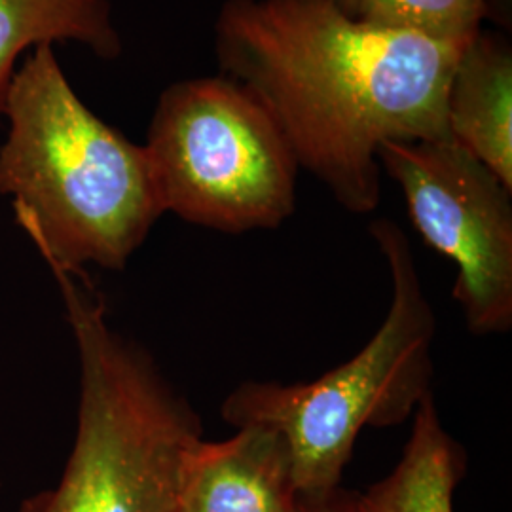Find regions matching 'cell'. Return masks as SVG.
Segmentation results:
<instances>
[{
    "instance_id": "1",
    "label": "cell",
    "mask_w": 512,
    "mask_h": 512,
    "mask_svg": "<svg viewBox=\"0 0 512 512\" xmlns=\"http://www.w3.org/2000/svg\"><path fill=\"white\" fill-rule=\"evenodd\" d=\"M463 48L370 27L332 0H224L213 25L219 74L255 97L298 167L353 215L380 205L384 143L448 137Z\"/></svg>"
},
{
    "instance_id": "2",
    "label": "cell",
    "mask_w": 512,
    "mask_h": 512,
    "mask_svg": "<svg viewBox=\"0 0 512 512\" xmlns=\"http://www.w3.org/2000/svg\"><path fill=\"white\" fill-rule=\"evenodd\" d=\"M0 194L48 266L122 270L165 213L145 145L110 128L74 93L54 46H37L10 82Z\"/></svg>"
},
{
    "instance_id": "3",
    "label": "cell",
    "mask_w": 512,
    "mask_h": 512,
    "mask_svg": "<svg viewBox=\"0 0 512 512\" xmlns=\"http://www.w3.org/2000/svg\"><path fill=\"white\" fill-rule=\"evenodd\" d=\"M48 268L78 348V429L57 486L19 512L175 511L186 459L203 440L200 416L145 349L110 327L86 270Z\"/></svg>"
},
{
    "instance_id": "4",
    "label": "cell",
    "mask_w": 512,
    "mask_h": 512,
    "mask_svg": "<svg viewBox=\"0 0 512 512\" xmlns=\"http://www.w3.org/2000/svg\"><path fill=\"white\" fill-rule=\"evenodd\" d=\"M370 234L393 285L391 306L372 340L348 363L308 384L243 382L220 408L236 429L262 425L283 437L300 497L342 488L361 431L401 425L431 393L437 319L410 241L393 220H374Z\"/></svg>"
},
{
    "instance_id": "5",
    "label": "cell",
    "mask_w": 512,
    "mask_h": 512,
    "mask_svg": "<svg viewBox=\"0 0 512 512\" xmlns=\"http://www.w3.org/2000/svg\"><path fill=\"white\" fill-rule=\"evenodd\" d=\"M148 158L165 213L224 234L275 230L296 211L298 162L270 114L215 74L165 88Z\"/></svg>"
},
{
    "instance_id": "6",
    "label": "cell",
    "mask_w": 512,
    "mask_h": 512,
    "mask_svg": "<svg viewBox=\"0 0 512 512\" xmlns=\"http://www.w3.org/2000/svg\"><path fill=\"white\" fill-rule=\"evenodd\" d=\"M378 162L423 241L458 266L454 298L475 336L512 327V190L448 135L387 141Z\"/></svg>"
},
{
    "instance_id": "7",
    "label": "cell",
    "mask_w": 512,
    "mask_h": 512,
    "mask_svg": "<svg viewBox=\"0 0 512 512\" xmlns=\"http://www.w3.org/2000/svg\"><path fill=\"white\" fill-rule=\"evenodd\" d=\"M300 494L283 437L245 425L230 439L202 440L186 459L175 512H296Z\"/></svg>"
},
{
    "instance_id": "8",
    "label": "cell",
    "mask_w": 512,
    "mask_h": 512,
    "mask_svg": "<svg viewBox=\"0 0 512 512\" xmlns=\"http://www.w3.org/2000/svg\"><path fill=\"white\" fill-rule=\"evenodd\" d=\"M448 135L512 190V48L482 29L459 55L446 95Z\"/></svg>"
},
{
    "instance_id": "9",
    "label": "cell",
    "mask_w": 512,
    "mask_h": 512,
    "mask_svg": "<svg viewBox=\"0 0 512 512\" xmlns=\"http://www.w3.org/2000/svg\"><path fill=\"white\" fill-rule=\"evenodd\" d=\"M403 456L389 475L355 492L351 512H456L467 452L440 420L433 393L414 412Z\"/></svg>"
},
{
    "instance_id": "10",
    "label": "cell",
    "mask_w": 512,
    "mask_h": 512,
    "mask_svg": "<svg viewBox=\"0 0 512 512\" xmlns=\"http://www.w3.org/2000/svg\"><path fill=\"white\" fill-rule=\"evenodd\" d=\"M54 42H76L101 59L122 54L109 0H0V114L19 55Z\"/></svg>"
},
{
    "instance_id": "11",
    "label": "cell",
    "mask_w": 512,
    "mask_h": 512,
    "mask_svg": "<svg viewBox=\"0 0 512 512\" xmlns=\"http://www.w3.org/2000/svg\"><path fill=\"white\" fill-rule=\"evenodd\" d=\"M494 18L492 0H363L355 19L370 27L467 46Z\"/></svg>"
},
{
    "instance_id": "12",
    "label": "cell",
    "mask_w": 512,
    "mask_h": 512,
    "mask_svg": "<svg viewBox=\"0 0 512 512\" xmlns=\"http://www.w3.org/2000/svg\"><path fill=\"white\" fill-rule=\"evenodd\" d=\"M355 492L338 488L336 492L323 497H300L296 512H351Z\"/></svg>"
},
{
    "instance_id": "13",
    "label": "cell",
    "mask_w": 512,
    "mask_h": 512,
    "mask_svg": "<svg viewBox=\"0 0 512 512\" xmlns=\"http://www.w3.org/2000/svg\"><path fill=\"white\" fill-rule=\"evenodd\" d=\"M332 2H334L342 12H346L351 18H355V16H357V10H359V6H361L363 0H332Z\"/></svg>"
},
{
    "instance_id": "14",
    "label": "cell",
    "mask_w": 512,
    "mask_h": 512,
    "mask_svg": "<svg viewBox=\"0 0 512 512\" xmlns=\"http://www.w3.org/2000/svg\"><path fill=\"white\" fill-rule=\"evenodd\" d=\"M173 512H175V511H173Z\"/></svg>"
}]
</instances>
